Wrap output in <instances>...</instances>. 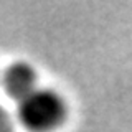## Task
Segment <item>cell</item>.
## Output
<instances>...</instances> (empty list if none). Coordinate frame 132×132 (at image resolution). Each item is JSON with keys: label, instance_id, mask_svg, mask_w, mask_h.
<instances>
[{"label": "cell", "instance_id": "obj_2", "mask_svg": "<svg viewBox=\"0 0 132 132\" xmlns=\"http://www.w3.org/2000/svg\"><path fill=\"white\" fill-rule=\"evenodd\" d=\"M3 89L12 99L20 102L28 94L40 88L38 84V73L33 64L27 61H16L12 63L3 73Z\"/></svg>", "mask_w": 132, "mask_h": 132}, {"label": "cell", "instance_id": "obj_3", "mask_svg": "<svg viewBox=\"0 0 132 132\" xmlns=\"http://www.w3.org/2000/svg\"><path fill=\"white\" fill-rule=\"evenodd\" d=\"M7 114L0 109V132H8V121Z\"/></svg>", "mask_w": 132, "mask_h": 132}, {"label": "cell", "instance_id": "obj_1", "mask_svg": "<svg viewBox=\"0 0 132 132\" xmlns=\"http://www.w3.org/2000/svg\"><path fill=\"white\" fill-rule=\"evenodd\" d=\"M69 104L60 91L40 86L16 102V119L28 132H56L66 124Z\"/></svg>", "mask_w": 132, "mask_h": 132}]
</instances>
